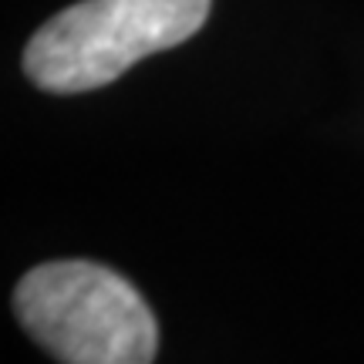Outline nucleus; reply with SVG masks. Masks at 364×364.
I'll use <instances>...</instances> for the list:
<instances>
[{"label": "nucleus", "mask_w": 364, "mask_h": 364, "mask_svg": "<svg viewBox=\"0 0 364 364\" xmlns=\"http://www.w3.org/2000/svg\"><path fill=\"white\" fill-rule=\"evenodd\" d=\"M14 311L44 351L68 364L156 361L159 327L142 294L102 263L54 260L21 277Z\"/></svg>", "instance_id": "1"}, {"label": "nucleus", "mask_w": 364, "mask_h": 364, "mask_svg": "<svg viewBox=\"0 0 364 364\" xmlns=\"http://www.w3.org/2000/svg\"><path fill=\"white\" fill-rule=\"evenodd\" d=\"M213 0H78L24 48V75L41 91L78 95L122 78L135 61L189 41Z\"/></svg>", "instance_id": "2"}]
</instances>
